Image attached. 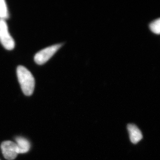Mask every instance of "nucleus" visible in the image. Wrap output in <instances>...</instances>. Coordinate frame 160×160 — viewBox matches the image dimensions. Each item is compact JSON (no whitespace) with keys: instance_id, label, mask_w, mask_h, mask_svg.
<instances>
[{"instance_id":"nucleus-1","label":"nucleus","mask_w":160,"mask_h":160,"mask_svg":"<svg viewBox=\"0 0 160 160\" xmlns=\"http://www.w3.org/2000/svg\"><path fill=\"white\" fill-rule=\"evenodd\" d=\"M17 74L24 93L27 96L32 95L35 89V80L31 72L24 67L19 66Z\"/></svg>"},{"instance_id":"nucleus-2","label":"nucleus","mask_w":160,"mask_h":160,"mask_svg":"<svg viewBox=\"0 0 160 160\" xmlns=\"http://www.w3.org/2000/svg\"><path fill=\"white\" fill-rule=\"evenodd\" d=\"M0 42L8 50H12L15 47V42L8 32L7 23L3 19H0Z\"/></svg>"},{"instance_id":"nucleus-3","label":"nucleus","mask_w":160,"mask_h":160,"mask_svg":"<svg viewBox=\"0 0 160 160\" xmlns=\"http://www.w3.org/2000/svg\"><path fill=\"white\" fill-rule=\"evenodd\" d=\"M61 44H57L43 49L35 56V62L39 65L45 63L61 48Z\"/></svg>"},{"instance_id":"nucleus-4","label":"nucleus","mask_w":160,"mask_h":160,"mask_svg":"<svg viewBox=\"0 0 160 160\" xmlns=\"http://www.w3.org/2000/svg\"><path fill=\"white\" fill-rule=\"evenodd\" d=\"M1 149L3 156L7 160H14L18 154L16 143L11 141H5L2 142Z\"/></svg>"},{"instance_id":"nucleus-5","label":"nucleus","mask_w":160,"mask_h":160,"mask_svg":"<svg viewBox=\"0 0 160 160\" xmlns=\"http://www.w3.org/2000/svg\"><path fill=\"white\" fill-rule=\"evenodd\" d=\"M127 128L130 141L132 143L136 144L142 139V133L135 124H128Z\"/></svg>"},{"instance_id":"nucleus-6","label":"nucleus","mask_w":160,"mask_h":160,"mask_svg":"<svg viewBox=\"0 0 160 160\" xmlns=\"http://www.w3.org/2000/svg\"><path fill=\"white\" fill-rule=\"evenodd\" d=\"M16 141L18 148V153H24L29 151L30 148V145L26 138L18 137L16 138Z\"/></svg>"},{"instance_id":"nucleus-7","label":"nucleus","mask_w":160,"mask_h":160,"mask_svg":"<svg viewBox=\"0 0 160 160\" xmlns=\"http://www.w3.org/2000/svg\"><path fill=\"white\" fill-rule=\"evenodd\" d=\"M8 16V9L6 3L3 0H0V18L4 20Z\"/></svg>"},{"instance_id":"nucleus-8","label":"nucleus","mask_w":160,"mask_h":160,"mask_svg":"<svg viewBox=\"0 0 160 160\" xmlns=\"http://www.w3.org/2000/svg\"><path fill=\"white\" fill-rule=\"evenodd\" d=\"M150 29L154 33L160 34V18L152 21L150 24Z\"/></svg>"}]
</instances>
